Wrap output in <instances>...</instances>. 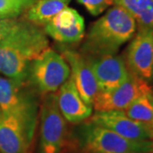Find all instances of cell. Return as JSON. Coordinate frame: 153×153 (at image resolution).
<instances>
[{"mask_svg":"<svg viewBox=\"0 0 153 153\" xmlns=\"http://www.w3.org/2000/svg\"><path fill=\"white\" fill-rule=\"evenodd\" d=\"M70 76V66L65 58L49 47L32 62L27 80L45 94L57 92Z\"/></svg>","mask_w":153,"mask_h":153,"instance_id":"277c9868","label":"cell"},{"mask_svg":"<svg viewBox=\"0 0 153 153\" xmlns=\"http://www.w3.org/2000/svg\"><path fill=\"white\" fill-rule=\"evenodd\" d=\"M49 48L43 29L27 21H18L0 40V72L19 82H26L33 60Z\"/></svg>","mask_w":153,"mask_h":153,"instance_id":"6da1fadb","label":"cell"},{"mask_svg":"<svg viewBox=\"0 0 153 153\" xmlns=\"http://www.w3.org/2000/svg\"><path fill=\"white\" fill-rule=\"evenodd\" d=\"M61 55L70 66V76L76 90L86 104L93 106L94 101L100 90L88 58L81 52L71 49H65Z\"/></svg>","mask_w":153,"mask_h":153,"instance_id":"30bf717a","label":"cell"},{"mask_svg":"<svg viewBox=\"0 0 153 153\" xmlns=\"http://www.w3.org/2000/svg\"><path fill=\"white\" fill-rule=\"evenodd\" d=\"M8 18H10L9 16H7L4 13H1L0 12V20H3V19H8Z\"/></svg>","mask_w":153,"mask_h":153,"instance_id":"44dd1931","label":"cell"},{"mask_svg":"<svg viewBox=\"0 0 153 153\" xmlns=\"http://www.w3.org/2000/svg\"><path fill=\"white\" fill-rule=\"evenodd\" d=\"M19 20L15 18H8L0 20V40L4 39L16 27Z\"/></svg>","mask_w":153,"mask_h":153,"instance_id":"ffe728a7","label":"cell"},{"mask_svg":"<svg viewBox=\"0 0 153 153\" xmlns=\"http://www.w3.org/2000/svg\"><path fill=\"white\" fill-rule=\"evenodd\" d=\"M70 2L71 0H34L27 9L25 18L37 26H45Z\"/></svg>","mask_w":153,"mask_h":153,"instance_id":"9a60e30c","label":"cell"},{"mask_svg":"<svg viewBox=\"0 0 153 153\" xmlns=\"http://www.w3.org/2000/svg\"><path fill=\"white\" fill-rule=\"evenodd\" d=\"M152 102H153V95H152ZM151 128H152V130H153V123L152 124V125H151Z\"/></svg>","mask_w":153,"mask_h":153,"instance_id":"7402d4cb","label":"cell"},{"mask_svg":"<svg viewBox=\"0 0 153 153\" xmlns=\"http://www.w3.org/2000/svg\"><path fill=\"white\" fill-rule=\"evenodd\" d=\"M128 71L151 81L153 77V28L139 27L126 52Z\"/></svg>","mask_w":153,"mask_h":153,"instance_id":"ba28073f","label":"cell"},{"mask_svg":"<svg viewBox=\"0 0 153 153\" xmlns=\"http://www.w3.org/2000/svg\"><path fill=\"white\" fill-rule=\"evenodd\" d=\"M153 93L144 94L132 102L123 111L129 118L151 126L153 123Z\"/></svg>","mask_w":153,"mask_h":153,"instance_id":"e0dca14e","label":"cell"},{"mask_svg":"<svg viewBox=\"0 0 153 153\" xmlns=\"http://www.w3.org/2000/svg\"><path fill=\"white\" fill-rule=\"evenodd\" d=\"M34 0H0V12L10 18L16 17L23 10L27 9Z\"/></svg>","mask_w":153,"mask_h":153,"instance_id":"ac0fdd59","label":"cell"},{"mask_svg":"<svg viewBox=\"0 0 153 153\" xmlns=\"http://www.w3.org/2000/svg\"><path fill=\"white\" fill-rule=\"evenodd\" d=\"M25 83L0 76V111L16 116L35 129L37 102L28 91L24 90Z\"/></svg>","mask_w":153,"mask_h":153,"instance_id":"8992f818","label":"cell"},{"mask_svg":"<svg viewBox=\"0 0 153 153\" xmlns=\"http://www.w3.org/2000/svg\"><path fill=\"white\" fill-rule=\"evenodd\" d=\"M33 134L20 118L0 111V153H28Z\"/></svg>","mask_w":153,"mask_h":153,"instance_id":"8fae6325","label":"cell"},{"mask_svg":"<svg viewBox=\"0 0 153 153\" xmlns=\"http://www.w3.org/2000/svg\"><path fill=\"white\" fill-rule=\"evenodd\" d=\"M28 153H31V152H28Z\"/></svg>","mask_w":153,"mask_h":153,"instance_id":"cb8c5ba5","label":"cell"},{"mask_svg":"<svg viewBox=\"0 0 153 153\" xmlns=\"http://www.w3.org/2000/svg\"><path fill=\"white\" fill-rule=\"evenodd\" d=\"M136 28V21L128 11L113 6L89 28L80 52L92 58L115 55L134 36Z\"/></svg>","mask_w":153,"mask_h":153,"instance_id":"7a4b0ae2","label":"cell"},{"mask_svg":"<svg viewBox=\"0 0 153 153\" xmlns=\"http://www.w3.org/2000/svg\"><path fill=\"white\" fill-rule=\"evenodd\" d=\"M88 58L100 92L114 89L120 86L128 76L129 71L122 55L115 54Z\"/></svg>","mask_w":153,"mask_h":153,"instance_id":"7c38bea8","label":"cell"},{"mask_svg":"<svg viewBox=\"0 0 153 153\" xmlns=\"http://www.w3.org/2000/svg\"><path fill=\"white\" fill-rule=\"evenodd\" d=\"M134 18L138 27L153 28V0H113Z\"/></svg>","mask_w":153,"mask_h":153,"instance_id":"2e32d148","label":"cell"},{"mask_svg":"<svg viewBox=\"0 0 153 153\" xmlns=\"http://www.w3.org/2000/svg\"><path fill=\"white\" fill-rule=\"evenodd\" d=\"M89 123L100 126L132 140H153L151 126L129 118L123 111H96Z\"/></svg>","mask_w":153,"mask_h":153,"instance_id":"9c48e42d","label":"cell"},{"mask_svg":"<svg viewBox=\"0 0 153 153\" xmlns=\"http://www.w3.org/2000/svg\"><path fill=\"white\" fill-rule=\"evenodd\" d=\"M83 147L88 153H153V140H132L92 123L82 131Z\"/></svg>","mask_w":153,"mask_h":153,"instance_id":"3957f363","label":"cell"},{"mask_svg":"<svg viewBox=\"0 0 153 153\" xmlns=\"http://www.w3.org/2000/svg\"><path fill=\"white\" fill-rule=\"evenodd\" d=\"M153 93L149 81L129 71L128 78L120 86L107 92H99L94 101L96 111H124L136 99Z\"/></svg>","mask_w":153,"mask_h":153,"instance_id":"52a82bcc","label":"cell"},{"mask_svg":"<svg viewBox=\"0 0 153 153\" xmlns=\"http://www.w3.org/2000/svg\"><path fill=\"white\" fill-rule=\"evenodd\" d=\"M152 89H153V77H152Z\"/></svg>","mask_w":153,"mask_h":153,"instance_id":"603a6c76","label":"cell"},{"mask_svg":"<svg viewBox=\"0 0 153 153\" xmlns=\"http://www.w3.org/2000/svg\"><path fill=\"white\" fill-rule=\"evenodd\" d=\"M56 97L61 114L71 123H80L93 114V106L86 104L82 100L71 76L58 89Z\"/></svg>","mask_w":153,"mask_h":153,"instance_id":"5bb4252c","label":"cell"},{"mask_svg":"<svg viewBox=\"0 0 153 153\" xmlns=\"http://www.w3.org/2000/svg\"><path fill=\"white\" fill-rule=\"evenodd\" d=\"M66 140L67 124L58 107L56 93L45 94L40 111V152L60 153Z\"/></svg>","mask_w":153,"mask_h":153,"instance_id":"5b68a950","label":"cell"},{"mask_svg":"<svg viewBox=\"0 0 153 153\" xmlns=\"http://www.w3.org/2000/svg\"><path fill=\"white\" fill-rule=\"evenodd\" d=\"M92 16H99L108 7L114 4L113 0H77Z\"/></svg>","mask_w":153,"mask_h":153,"instance_id":"d6986e66","label":"cell"},{"mask_svg":"<svg viewBox=\"0 0 153 153\" xmlns=\"http://www.w3.org/2000/svg\"><path fill=\"white\" fill-rule=\"evenodd\" d=\"M84 20L76 10L66 7L44 26V32L60 43H77L84 36Z\"/></svg>","mask_w":153,"mask_h":153,"instance_id":"4fadbf2b","label":"cell"}]
</instances>
